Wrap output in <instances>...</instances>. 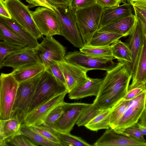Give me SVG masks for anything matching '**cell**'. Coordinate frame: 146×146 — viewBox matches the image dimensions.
<instances>
[{
	"instance_id": "obj_20",
	"label": "cell",
	"mask_w": 146,
	"mask_h": 146,
	"mask_svg": "<svg viewBox=\"0 0 146 146\" xmlns=\"http://www.w3.org/2000/svg\"><path fill=\"white\" fill-rule=\"evenodd\" d=\"M102 79L89 77L85 83L68 93L71 99H79L88 96H96L99 92Z\"/></svg>"
},
{
	"instance_id": "obj_40",
	"label": "cell",
	"mask_w": 146,
	"mask_h": 146,
	"mask_svg": "<svg viewBox=\"0 0 146 146\" xmlns=\"http://www.w3.org/2000/svg\"><path fill=\"white\" fill-rule=\"evenodd\" d=\"M45 69L50 72L56 79L67 88L64 76L56 62L46 67Z\"/></svg>"
},
{
	"instance_id": "obj_24",
	"label": "cell",
	"mask_w": 146,
	"mask_h": 146,
	"mask_svg": "<svg viewBox=\"0 0 146 146\" xmlns=\"http://www.w3.org/2000/svg\"><path fill=\"white\" fill-rule=\"evenodd\" d=\"M123 37H124L123 36L119 34L97 31L87 45L102 46H110Z\"/></svg>"
},
{
	"instance_id": "obj_21",
	"label": "cell",
	"mask_w": 146,
	"mask_h": 146,
	"mask_svg": "<svg viewBox=\"0 0 146 146\" xmlns=\"http://www.w3.org/2000/svg\"><path fill=\"white\" fill-rule=\"evenodd\" d=\"M131 78L128 90L146 84V42L140 50Z\"/></svg>"
},
{
	"instance_id": "obj_28",
	"label": "cell",
	"mask_w": 146,
	"mask_h": 146,
	"mask_svg": "<svg viewBox=\"0 0 146 146\" xmlns=\"http://www.w3.org/2000/svg\"><path fill=\"white\" fill-rule=\"evenodd\" d=\"M111 47L113 56L118 62L127 63L128 66L131 62V53L125 42L119 40Z\"/></svg>"
},
{
	"instance_id": "obj_42",
	"label": "cell",
	"mask_w": 146,
	"mask_h": 146,
	"mask_svg": "<svg viewBox=\"0 0 146 146\" xmlns=\"http://www.w3.org/2000/svg\"><path fill=\"white\" fill-rule=\"evenodd\" d=\"M123 132L139 140L146 141L144 135L138 130L136 124L126 128Z\"/></svg>"
},
{
	"instance_id": "obj_9",
	"label": "cell",
	"mask_w": 146,
	"mask_h": 146,
	"mask_svg": "<svg viewBox=\"0 0 146 146\" xmlns=\"http://www.w3.org/2000/svg\"><path fill=\"white\" fill-rule=\"evenodd\" d=\"M66 61L88 70H98L108 71L116 64L113 59L97 57L86 54L80 51L68 52L64 58Z\"/></svg>"
},
{
	"instance_id": "obj_47",
	"label": "cell",
	"mask_w": 146,
	"mask_h": 146,
	"mask_svg": "<svg viewBox=\"0 0 146 146\" xmlns=\"http://www.w3.org/2000/svg\"><path fill=\"white\" fill-rule=\"evenodd\" d=\"M139 120L140 121L139 123L140 124L146 126V109L143 111L140 116Z\"/></svg>"
},
{
	"instance_id": "obj_37",
	"label": "cell",
	"mask_w": 146,
	"mask_h": 146,
	"mask_svg": "<svg viewBox=\"0 0 146 146\" xmlns=\"http://www.w3.org/2000/svg\"><path fill=\"white\" fill-rule=\"evenodd\" d=\"M7 145L17 146H36L27 137L20 133L9 138L6 140Z\"/></svg>"
},
{
	"instance_id": "obj_49",
	"label": "cell",
	"mask_w": 146,
	"mask_h": 146,
	"mask_svg": "<svg viewBox=\"0 0 146 146\" xmlns=\"http://www.w3.org/2000/svg\"><path fill=\"white\" fill-rule=\"evenodd\" d=\"M1 119H0V125ZM7 146L6 140L3 137L1 133L0 126V146Z\"/></svg>"
},
{
	"instance_id": "obj_29",
	"label": "cell",
	"mask_w": 146,
	"mask_h": 146,
	"mask_svg": "<svg viewBox=\"0 0 146 146\" xmlns=\"http://www.w3.org/2000/svg\"><path fill=\"white\" fill-rule=\"evenodd\" d=\"M0 36L3 40L24 48L28 47L25 42L17 35L0 16Z\"/></svg>"
},
{
	"instance_id": "obj_36",
	"label": "cell",
	"mask_w": 146,
	"mask_h": 146,
	"mask_svg": "<svg viewBox=\"0 0 146 146\" xmlns=\"http://www.w3.org/2000/svg\"><path fill=\"white\" fill-rule=\"evenodd\" d=\"M29 126L32 130L45 138L60 144L58 139L51 127L46 126L43 124L38 125Z\"/></svg>"
},
{
	"instance_id": "obj_2",
	"label": "cell",
	"mask_w": 146,
	"mask_h": 146,
	"mask_svg": "<svg viewBox=\"0 0 146 146\" xmlns=\"http://www.w3.org/2000/svg\"><path fill=\"white\" fill-rule=\"evenodd\" d=\"M103 8L96 3L75 11L77 25L84 46L88 44L98 30Z\"/></svg>"
},
{
	"instance_id": "obj_17",
	"label": "cell",
	"mask_w": 146,
	"mask_h": 146,
	"mask_svg": "<svg viewBox=\"0 0 146 146\" xmlns=\"http://www.w3.org/2000/svg\"><path fill=\"white\" fill-rule=\"evenodd\" d=\"M39 62H40L36 49L27 47L7 56L4 60L3 67H11L15 69Z\"/></svg>"
},
{
	"instance_id": "obj_6",
	"label": "cell",
	"mask_w": 146,
	"mask_h": 146,
	"mask_svg": "<svg viewBox=\"0 0 146 146\" xmlns=\"http://www.w3.org/2000/svg\"><path fill=\"white\" fill-rule=\"evenodd\" d=\"M19 83L11 73L0 75V119L6 120L11 116Z\"/></svg>"
},
{
	"instance_id": "obj_8",
	"label": "cell",
	"mask_w": 146,
	"mask_h": 146,
	"mask_svg": "<svg viewBox=\"0 0 146 146\" xmlns=\"http://www.w3.org/2000/svg\"><path fill=\"white\" fill-rule=\"evenodd\" d=\"M33 18L42 35L53 36L60 34V23L54 11L44 7L31 11Z\"/></svg>"
},
{
	"instance_id": "obj_35",
	"label": "cell",
	"mask_w": 146,
	"mask_h": 146,
	"mask_svg": "<svg viewBox=\"0 0 146 146\" xmlns=\"http://www.w3.org/2000/svg\"><path fill=\"white\" fill-rule=\"evenodd\" d=\"M133 7L135 15L146 25V0H127Z\"/></svg>"
},
{
	"instance_id": "obj_33",
	"label": "cell",
	"mask_w": 146,
	"mask_h": 146,
	"mask_svg": "<svg viewBox=\"0 0 146 146\" xmlns=\"http://www.w3.org/2000/svg\"><path fill=\"white\" fill-rule=\"evenodd\" d=\"M102 110H99L93 103L90 104L84 110L76 124L78 127L85 126Z\"/></svg>"
},
{
	"instance_id": "obj_32",
	"label": "cell",
	"mask_w": 146,
	"mask_h": 146,
	"mask_svg": "<svg viewBox=\"0 0 146 146\" xmlns=\"http://www.w3.org/2000/svg\"><path fill=\"white\" fill-rule=\"evenodd\" d=\"M130 100L122 98L111 108L110 116V128L114 129L124 113Z\"/></svg>"
},
{
	"instance_id": "obj_5",
	"label": "cell",
	"mask_w": 146,
	"mask_h": 146,
	"mask_svg": "<svg viewBox=\"0 0 146 146\" xmlns=\"http://www.w3.org/2000/svg\"><path fill=\"white\" fill-rule=\"evenodd\" d=\"M11 18L37 40L42 36L38 30L27 6L20 0H5Z\"/></svg>"
},
{
	"instance_id": "obj_41",
	"label": "cell",
	"mask_w": 146,
	"mask_h": 146,
	"mask_svg": "<svg viewBox=\"0 0 146 146\" xmlns=\"http://www.w3.org/2000/svg\"><path fill=\"white\" fill-rule=\"evenodd\" d=\"M146 84H145L128 90L123 98L125 100H130L138 96L143 92L146 91Z\"/></svg>"
},
{
	"instance_id": "obj_43",
	"label": "cell",
	"mask_w": 146,
	"mask_h": 146,
	"mask_svg": "<svg viewBox=\"0 0 146 146\" xmlns=\"http://www.w3.org/2000/svg\"><path fill=\"white\" fill-rule=\"evenodd\" d=\"M29 3L27 6L29 8L36 6H40L47 8L54 11V6L51 5L46 0H26Z\"/></svg>"
},
{
	"instance_id": "obj_46",
	"label": "cell",
	"mask_w": 146,
	"mask_h": 146,
	"mask_svg": "<svg viewBox=\"0 0 146 146\" xmlns=\"http://www.w3.org/2000/svg\"><path fill=\"white\" fill-rule=\"evenodd\" d=\"M0 16L7 18L11 19L5 5L4 0H0Z\"/></svg>"
},
{
	"instance_id": "obj_45",
	"label": "cell",
	"mask_w": 146,
	"mask_h": 146,
	"mask_svg": "<svg viewBox=\"0 0 146 146\" xmlns=\"http://www.w3.org/2000/svg\"><path fill=\"white\" fill-rule=\"evenodd\" d=\"M53 6L56 7H68L69 0H46Z\"/></svg>"
},
{
	"instance_id": "obj_23",
	"label": "cell",
	"mask_w": 146,
	"mask_h": 146,
	"mask_svg": "<svg viewBox=\"0 0 146 146\" xmlns=\"http://www.w3.org/2000/svg\"><path fill=\"white\" fill-rule=\"evenodd\" d=\"M22 123L17 114L7 119H1L0 130L3 138L6 140L9 137L20 134V129Z\"/></svg>"
},
{
	"instance_id": "obj_48",
	"label": "cell",
	"mask_w": 146,
	"mask_h": 146,
	"mask_svg": "<svg viewBox=\"0 0 146 146\" xmlns=\"http://www.w3.org/2000/svg\"><path fill=\"white\" fill-rule=\"evenodd\" d=\"M137 127L140 132L144 136L146 135V126L143 125L137 122Z\"/></svg>"
},
{
	"instance_id": "obj_22",
	"label": "cell",
	"mask_w": 146,
	"mask_h": 146,
	"mask_svg": "<svg viewBox=\"0 0 146 146\" xmlns=\"http://www.w3.org/2000/svg\"><path fill=\"white\" fill-rule=\"evenodd\" d=\"M45 69L44 66L39 62L14 69L11 73L19 83L36 76Z\"/></svg>"
},
{
	"instance_id": "obj_25",
	"label": "cell",
	"mask_w": 146,
	"mask_h": 146,
	"mask_svg": "<svg viewBox=\"0 0 146 146\" xmlns=\"http://www.w3.org/2000/svg\"><path fill=\"white\" fill-rule=\"evenodd\" d=\"M2 17L12 30L25 42L28 47L33 48L37 47L39 44L37 40L20 25L12 18Z\"/></svg>"
},
{
	"instance_id": "obj_11",
	"label": "cell",
	"mask_w": 146,
	"mask_h": 146,
	"mask_svg": "<svg viewBox=\"0 0 146 146\" xmlns=\"http://www.w3.org/2000/svg\"><path fill=\"white\" fill-rule=\"evenodd\" d=\"M146 91L129 101L123 115L114 129L122 132L126 128L136 124L145 107Z\"/></svg>"
},
{
	"instance_id": "obj_10",
	"label": "cell",
	"mask_w": 146,
	"mask_h": 146,
	"mask_svg": "<svg viewBox=\"0 0 146 146\" xmlns=\"http://www.w3.org/2000/svg\"><path fill=\"white\" fill-rule=\"evenodd\" d=\"M36 49L40 62L45 68L64 59L66 51V48L53 36L43 38Z\"/></svg>"
},
{
	"instance_id": "obj_18",
	"label": "cell",
	"mask_w": 146,
	"mask_h": 146,
	"mask_svg": "<svg viewBox=\"0 0 146 146\" xmlns=\"http://www.w3.org/2000/svg\"><path fill=\"white\" fill-rule=\"evenodd\" d=\"M136 20L135 15L132 13L99 28L98 31L119 34L126 37L131 33Z\"/></svg>"
},
{
	"instance_id": "obj_16",
	"label": "cell",
	"mask_w": 146,
	"mask_h": 146,
	"mask_svg": "<svg viewBox=\"0 0 146 146\" xmlns=\"http://www.w3.org/2000/svg\"><path fill=\"white\" fill-rule=\"evenodd\" d=\"M56 62L64 76L68 93L88 80V70L71 63L64 59Z\"/></svg>"
},
{
	"instance_id": "obj_51",
	"label": "cell",
	"mask_w": 146,
	"mask_h": 146,
	"mask_svg": "<svg viewBox=\"0 0 146 146\" xmlns=\"http://www.w3.org/2000/svg\"><path fill=\"white\" fill-rule=\"evenodd\" d=\"M3 40V38L0 36V40Z\"/></svg>"
},
{
	"instance_id": "obj_44",
	"label": "cell",
	"mask_w": 146,
	"mask_h": 146,
	"mask_svg": "<svg viewBox=\"0 0 146 146\" xmlns=\"http://www.w3.org/2000/svg\"><path fill=\"white\" fill-rule=\"evenodd\" d=\"M121 3L120 0H96V3L103 8L117 6Z\"/></svg>"
},
{
	"instance_id": "obj_50",
	"label": "cell",
	"mask_w": 146,
	"mask_h": 146,
	"mask_svg": "<svg viewBox=\"0 0 146 146\" xmlns=\"http://www.w3.org/2000/svg\"><path fill=\"white\" fill-rule=\"evenodd\" d=\"M121 1V3H126L127 0H120Z\"/></svg>"
},
{
	"instance_id": "obj_39",
	"label": "cell",
	"mask_w": 146,
	"mask_h": 146,
	"mask_svg": "<svg viewBox=\"0 0 146 146\" xmlns=\"http://www.w3.org/2000/svg\"><path fill=\"white\" fill-rule=\"evenodd\" d=\"M96 3V0H69L68 7L74 11L90 6Z\"/></svg>"
},
{
	"instance_id": "obj_38",
	"label": "cell",
	"mask_w": 146,
	"mask_h": 146,
	"mask_svg": "<svg viewBox=\"0 0 146 146\" xmlns=\"http://www.w3.org/2000/svg\"><path fill=\"white\" fill-rule=\"evenodd\" d=\"M63 111L62 104L50 112L45 118L43 124L48 127H53L55 123L61 116Z\"/></svg>"
},
{
	"instance_id": "obj_3",
	"label": "cell",
	"mask_w": 146,
	"mask_h": 146,
	"mask_svg": "<svg viewBox=\"0 0 146 146\" xmlns=\"http://www.w3.org/2000/svg\"><path fill=\"white\" fill-rule=\"evenodd\" d=\"M67 91L65 86L45 69L37 85L27 113L55 96Z\"/></svg>"
},
{
	"instance_id": "obj_15",
	"label": "cell",
	"mask_w": 146,
	"mask_h": 146,
	"mask_svg": "<svg viewBox=\"0 0 146 146\" xmlns=\"http://www.w3.org/2000/svg\"><path fill=\"white\" fill-rule=\"evenodd\" d=\"M94 146H146V141L139 140L114 129H107L94 143Z\"/></svg>"
},
{
	"instance_id": "obj_30",
	"label": "cell",
	"mask_w": 146,
	"mask_h": 146,
	"mask_svg": "<svg viewBox=\"0 0 146 146\" xmlns=\"http://www.w3.org/2000/svg\"><path fill=\"white\" fill-rule=\"evenodd\" d=\"M58 139L60 146H91L81 138L70 133L61 132L51 127Z\"/></svg>"
},
{
	"instance_id": "obj_13",
	"label": "cell",
	"mask_w": 146,
	"mask_h": 146,
	"mask_svg": "<svg viewBox=\"0 0 146 146\" xmlns=\"http://www.w3.org/2000/svg\"><path fill=\"white\" fill-rule=\"evenodd\" d=\"M67 93V91L58 94L27 113L24 117L22 123L28 126L43 124L50 112L64 102V98Z\"/></svg>"
},
{
	"instance_id": "obj_1",
	"label": "cell",
	"mask_w": 146,
	"mask_h": 146,
	"mask_svg": "<svg viewBox=\"0 0 146 146\" xmlns=\"http://www.w3.org/2000/svg\"><path fill=\"white\" fill-rule=\"evenodd\" d=\"M131 78L127 64L116 63L106 71L93 104L100 110L111 108L126 94Z\"/></svg>"
},
{
	"instance_id": "obj_31",
	"label": "cell",
	"mask_w": 146,
	"mask_h": 146,
	"mask_svg": "<svg viewBox=\"0 0 146 146\" xmlns=\"http://www.w3.org/2000/svg\"><path fill=\"white\" fill-rule=\"evenodd\" d=\"M79 50L86 54L95 57L115 59L112 53L111 46H102L86 45L79 48Z\"/></svg>"
},
{
	"instance_id": "obj_19",
	"label": "cell",
	"mask_w": 146,
	"mask_h": 146,
	"mask_svg": "<svg viewBox=\"0 0 146 146\" xmlns=\"http://www.w3.org/2000/svg\"><path fill=\"white\" fill-rule=\"evenodd\" d=\"M132 11L131 6L128 3L116 7L104 8L99 28L131 15Z\"/></svg>"
},
{
	"instance_id": "obj_26",
	"label": "cell",
	"mask_w": 146,
	"mask_h": 146,
	"mask_svg": "<svg viewBox=\"0 0 146 146\" xmlns=\"http://www.w3.org/2000/svg\"><path fill=\"white\" fill-rule=\"evenodd\" d=\"M20 131L21 134L27 137L36 146H60L59 143L45 138L24 123L21 124Z\"/></svg>"
},
{
	"instance_id": "obj_14",
	"label": "cell",
	"mask_w": 146,
	"mask_h": 146,
	"mask_svg": "<svg viewBox=\"0 0 146 146\" xmlns=\"http://www.w3.org/2000/svg\"><path fill=\"white\" fill-rule=\"evenodd\" d=\"M136 18L135 26L125 42L131 53L132 61L127 66L132 76L141 47L146 42V25L139 18Z\"/></svg>"
},
{
	"instance_id": "obj_12",
	"label": "cell",
	"mask_w": 146,
	"mask_h": 146,
	"mask_svg": "<svg viewBox=\"0 0 146 146\" xmlns=\"http://www.w3.org/2000/svg\"><path fill=\"white\" fill-rule=\"evenodd\" d=\"M90 104L64 102L62 103L63 113L52 128L61 132L70 133L84 110Z\"/></svg>"
},
{
	"instance_id": "obj_34",
	"label": "cell",
	"mask_w": 146,
	"mask_h": 146,
	"mask_svg": "<svg viewBox=\"0 0 146 146\" xmlns=\"http://www.w3.org/2000/svg\"><path fill=\"white\" fill-rule=\"evenodd\" d=\"M24 47L5 41H0V69L3 67L4 60L11 54L21 50Z\"/></svg>"
},
{
	"instance_id": "obj_27",
	"label": "cell",
	"mask_w": 146,
	"mask_h": 146,
	"mask_svg": "<svg viewBox=\"0 0 146 146\" xmlns=\"http://www.w3.org/2000/svg\"><path fill=\"white\" fill-rule=\"evenodd\" d=\"M111 108L102 110L85 126L93 131L110 128V116Z\"/></svg>"
},
{
	"instance_id": "obj_7",
	"label": "cell",
	"mask_w": 146,
	"mask_h": 146,
	"mask_svg": "<svg viewBox=\"0 0 146 146\" xmlns=\"http://www.w3.org/2000/svg\"><path fill=\"white\" fill-rule=\"evenodd\" d=\"M43 72L19 84L11 116L15 114L18 115L22 123L27 113L37 85Z\"/></svg>"
},
{
	"instance_id": "obj_4",
	"label": "cell",
	"mask_w": 146,
	"mask_h": 146,
	"mask_svg": "<svg viewBox=\"0 0 146 146\" xmlns=\"http://www.w3.org/2000/svg\"><path fill=\"white\" fill-rule=\"evenodd\" d=\"M54 9L59 19L60 34L75 47L84 46L76 21L75 11L68 7H56Z\"/></svg>"
}]
</instances>
